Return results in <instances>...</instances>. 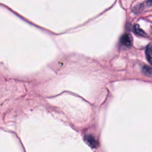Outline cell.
Masks as SVG:
<instances>
[{
    "label": "cell",
    "instance_id": "obj_2",
    "mask_svg": "<svg viewBox=\"0 0 152 152\" xmlns=\"http://www.w3.org/2000/svg\"><path fill=\"white\" fill-rule=\"evenodd\" d=\"M86 142L88 144L89 146L92 148H96L98 146V142L91 135H87L84 137Z\"/></svg>",
    "mask_w": 152,
    "mask_h": 152
},
{
    "label": "cell",
    "instance_id": "obj_1",
    "mask_svg": "<svg viewBox=\"0 0 152 152\" xmlns=\"http://www.w3.org/2000/svg\"><path fill=\"white\" fill-rule=\"evenodd\" d=\"M121 42L124 45H125L127 47H129L132 45L133 40H132V37L130 34L125 33L121 37Z\"/></svg>",
    "mask_w": 152,
    "mask_h": 152
},
{
    "label": "cell",
    "instance_id": "obj_5",
    "mask_svg": "<svg viewBox=\"0 0 152 152\" xmlns=\"http://www.w3.org/2000/svg\"><path fill=\"white\" fill-rule=\"evenodd\" d=\"M134 30H135V31L137 33V34L140 35V36H146V34L140 28L139 25L138 24H135V26H134Z\"/></svg>",
    "mask_w": 152,
    "mask_h": 152
},
{
    "label": "cell",
    "instance_id": "obj_3",
    "mask_svg": "<svg viewBox=\"0 0 152 152\" xmlns=\"http://www.w3.org/2000/svg\"><path fill=\"white\" fill-rule=\"evenodd\" d=\"M145 56L149 63L152 65V45H149L146 48Z\"/></svg>",
    "mask_w": 152,
    "mask_h": 152
},
{
    "label": "cell",
    "instance_id": "obj_4",
    "mask_svg": "<svg viewBox=\"0 0 152 152\" xmlns=\"http://www.w3.org/2000/svg\"><path fill=\"white\" fill-rule=\"evenodd\" d=\"M142 72L147 75H152V68L147 65H143L142 66Z\"/></svg>",
    "mask_w": 152,
    "mask_h": 152
}]
</instances>
